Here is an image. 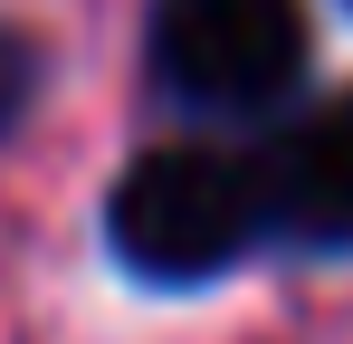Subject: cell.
<instances>
[{"instance_id": "obj_4", "label": "cell", "mask_w": 353, "mask_h": 344, "mask_svg": "<svg viewBox=\"0 0 353 344\" xmlns=\"http://www.w3.org/2000/svg\"><path fill=\"white\" fill-rule=\"evenodd\" d=\"M29 86H39V57L19 48L10 29H0V134L19 124V106H29Z\"/></svg>"}, {"instance_id": "obj_2", "label": "cell", "mask_w": 353, "mask_h": 344, "mask_svg": "<svg viewBox=\"0 0 353 344\" xmlns=\"http://www.w3.org/2000/svg\"><path fill=\"white\" fill-rule=\"evenodd\" d=\"M153 77L191 115H268L305 77V0H153Z\"/></svg>"}, {"instance_id": "obj_5", "label": "cell", "mask_w": 353, "mask_h": 344, "mask_svg": "<svg viewBox=\"0 0 353 344\" xmlns=\"http://www.w3.org/2000/svg\"><path fill=\"white\" fill-rule=\"evenodd\" d=\"M344 10H353V0H344Z\"/></svg>"}, {"instance_id": "obj_3", "label": "cell", "mask_w": 353, "mask_h": 344, "mask_svg": "<svg viewBox=\"0 0 353 344\" xmlns=\"http://www.w3.org/2000/svg\"><path fill=\"white\" fill-rule=\"evenodd\" d=\"M258 220L296 249H353V96L296 115L258 153Z\"/></svg>"}, {"instance_id": "obj_1", "label": "cell", "mask_w": 353, "mask_h": 344, "mask_svg": "<svg viewBox=\"0 0 353 344\" xmlns=\"http://www.w3.org/2000/svg\"><path fill=\"white\" fill-rule=\"evenodd\" d=\"M105 239L134 278L153 287H201L230 278L239 258L268 239L258 220V172L220 144H153L105 201Z\"/></svg>"}]
</instances>
